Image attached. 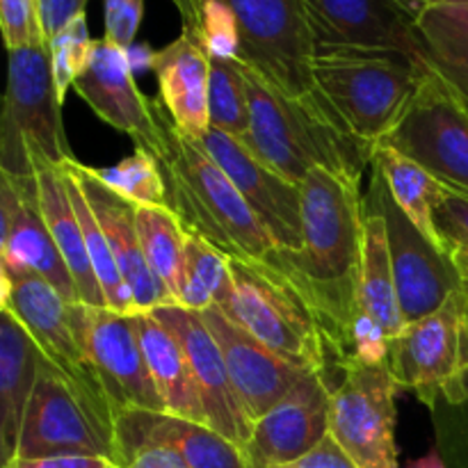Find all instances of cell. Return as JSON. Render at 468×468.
I'll return each instance as SVG.
<instances>
[{"mask_svg": "<svg viewBox=\"0 0 468 468\" xmlns=\"http://www.w3.org/2000/svg\"><path fill=\"white\" fill-rule=\"evenodd\" d=\"M151 314L176 336L186 352L201 405H204L206 425L227 437L229 441L245 448L251 439L254 423L238 400L222 352L210 329L206 327L201 314L183 309L178 304L160 306Z\"/></svg>", "mask_w": 468, "mask_h": 468, "instance_id": "ffe728a7", "label": "cell"}, {"mask_svg": "<svg viewBox=\"0 0 468 468\" xmlns=\"http://www.w3.org/2000/svg\"><path fill=\"white\" fill-rule=\"evenodd\" d=\"M332 384L324 373H306L288 396L251 430L245 446L251 468H279L309 455L329 437Z\"/></svg>", "mask_w": 468, "mask_h": 468, "instance_id": "d6986e66", "label": "cell"}, {"mask_svg": "<svg viewBox=\"0 0 468 468\" xmlns=\"http://www.w3.org/2000/svg\"><path fill=\"white\" fill-rule=\"evenodd\" d=\"M3 468H112L108 457L55 455V457H14Z\"/></svg>", "mask_w": 468, "mask_h": 468, "instance_id": "7bdbcfd3", "label": "cell"}, {"mask_svg": "<svg viewBox=\"0 0 468 468\" xmlns=\"http://www.w3.org/2000/svg\"><path fill=\"white\" fill-rule=\"evenodd\" d=\"M451 259L462 279V288L468 292V247H451Z\"/></svg>", "mask_w": 468, "mask_h": 468, "instance_id": "f6af8a7d", "label": "cell"}, {"mask_svg": "<svg viewBox=\"0 0 468 468\" xmlns=\"http://www.w3.org/2000/svg\"><path fill=\"white\" fill-rule=\"evenodd\" d=\"M315 55L398 53L432 64L416 18L396 0H304Z\"/></svg>", "mask_w": 468, "mask_h": 468, "instance_id": "7c38bea8", "label": "cell"}, {"mask_svg": "<svg viewBox=\"0 0 468 468\" xmlns=\"http://www.w3.org/2000/svg\"><path fill=\"white\" fill-rule=\"evenodd\" d=\"M201 318L222 352L238 400L251 423L274 410L306 375L304 370L291 366L272 350H268L263 343L256 341L219 306L204 311Z\"/></svg>", "mask_w": 468, "mask_h": 468, "instance_id": "44dd1931", "label": "cell"}, {"mask_svg": "<svg viewBox=\"0 0 468 468\" xmlns=\"http://www.w3.org/2000/svg\"><path fill=\"white\" fill-rule=\"evenodd\" d=\"M368 190L378 199L387 222L388 250H391L393 277L400 302L402 320L407 324L423 320L443 306V302L462 288L451 251L441 250L414 227L400 206L393 201L382 174L370 165Z\"/></svg>", "mask_w": 468, "mask_h": 468, "instance_id": "4fadbf2b", "label": "cell"}, {"mask_svg": "<svg viewBox=\"0 0 468 468\" xmlns=\"http://www.w3.org/2000/svg\"><path fill=\"white\" fill-rule=\"evenodd\" d=\"M231 291V259L204 238L187 233L176 304L204 314L213 306L227 304Z\"/></svg>", "mask_w": 468, "mask_h": 468, "instance_id": "4dcf8cb0", "label": "cell"}, {"mask_svg": "<svg viewBox=\"0 0 468 468\" xmlns=\"http://www.w3.org/2000/svg\"><path fill=\"white\" fill-rule=\"evenodd\" d=\"M64 167L73 174L82 195L87 197L91 210L99 218L105 238L112 247L119 272H122L123 282H126L128 291L133 295V302H135L137 314H149V311L160 309V306L174 304L172 295L158 282V277L151 272L144 251H142L140 233H137V206L119 197L108 186H103L87 165L71 160Z\"/></svg>", "mask_w": 468, "mask_h": 468, "instance_id": "7402d4cb", "label": "cell"}, {"mask_svg": "<svg viewBox=\"0 0 468 468\" xmlns=\"http://www.w3.org/2000/svg\"><path fill=\"white\" fill-rule=\"evenodd\" d=\"M55 455H91L112 462L114 448L87 414L71 384L44 359L23 416L16 457Z\"/></svg>", "mask_w": 468, "mask_h": 468, "instance_id": "9a60e30c", "label": "cell"}, {"mask_svg": "<svg viewBox=\"0 0 468 468\" xmlns=\"http://www.w3.org/2000/svg\"><path fill=\"white\" fill-rule=\"evenodd\" d=\"M7 91L0 117V174L32 181L39 169L76 160L62 126L48 44L7 50Z\"/></svg>", "mask_w": 468, "mask_h": 468, "instance_id": "8992f818", "label": "cell"}, {"mask_svg": "<svg viewBox=\"0 0 468 468\" xmlns=\"http://www.w3.org/2000/svg\"><path fill=\"white\" fill-rule=\"evenodd\" d=\"M87 0H41V21H44L46 41L53 39L67 23L85 14Z\"/></svg>", "mask_w": 468, "mask_h": 468, "instance_id": "ee69618b", "label": "cell"}, {"mask_svg": "<svg viewBox=\"0 0 468 468\" xmlns=\"http://www.w3.org/2000/svg\"><path fill=\"white\" fill-rule=\"evenodd\" d=\"M437 451L448 468H468V396L462 402L439 400L430 410Z\"/></svg>", "mask_w": 468, "mask_h": 468, "instance_id": "8d00e7d4", "label": "cell"}, {"mask_svg": "<svg viewBox=\"0 0 468 468\" xmlns=\"http://www.w3.org/2000/svg\"><path fill=\"white\" fill-rule=\"evenodd\" d=\"M35 181L41 213H44L50 236H53L59 254H62L69 272H71L78 291V300H80V304L108 309L103 291H101V283L96 279L94 265H91L90 251H87L82 227L71 206V197H69L62 167L39 169Z\"/></svg>", "mask_w": 468, "mask_h": 468, "instance_id": "484cf974", "label": "cell"}, {"mask_svg": "<svg viewBox=\"0 0 468 468\" xmlns=\"http://www.w3.org/2000/svg\"><path fill=\"white\" fill-rule=\"evenodd\" d=\"M91 174L103 186L117 192L135 206H167V186H165L163 169L158 158L144 149H135V154L123 158L114 167L94 169Z\"/></svg>", "mask_w": 468, "mask_h": 468, "instance_id": "e575fe53", "label": "cell"}, {"mask_svg": "<svg viewBox=\"0 0 468 468\" xmlns=\"http://www.w3.org/2000/svg\"><path fill=\"white\" fill-rule=\"evenodd\" d=\"M0 270L37 274L67 304H80L71 272L41 213L35 178L21 181L0 174Z\"/></svg>", "mask_w": 468, "mask_h": 468, "instance_id": "2e32d148", "label": "cell"}, {"mask_svg": "<svg viewBox=\"0 0 468 468\" xmlns=\"http://www.w3.org/2000/svg\"><path fill=\"white\" fill-rule=\"evenodd\" d=\"M373 167L382 174L393 201L402 208V213L414 222V227L434 245L448 250L434 224V210L443 197V186L428 172L402 155L388 144H378L373 149Z\"/></svg>", "mask_w": 468, "mask_h": 468, "instance_id": "f1b7e54d", "label": "cell"}, {"mask_svg": "<svg viewBox=\"0 0 468 468\" xmlns=\"http://www.w3.org/2000/svg\"><path fill=\"white\" fill-rule=\"evenodd\" d=\"M3 302L0 306L12 311L35 343L44 359L71 384L73 393L101 432L114 448V411L105 388L82 350L71 323V304L58 291L32 272H3L0 270Z\"/></svg>", "mask_w": 468, "mask_h": 468, "instance_id": "52a82bcc", "label": "cell"}, {"mask_svg": "<svg viewBox=\"0 0 468 468\" xmlns=\"http://www.w3.org/2000/svg\"><path fill=\"white\" fill-rule=\"evenodd\" d=\"M432 67L398 53H320L311 73L347 133L373 151L396 131Z\"/></svg>", "mask_w": 468, "mask_h": 468, "instance_id": "5b68a950", "label": "cell"}, {"mask_svg": "<svg viewBox=\"0 0 468 468\" xmlns=\"http://www.w3.org/2000/svg\"><path fill=\"white\" fill-rule=\"evenodd\" d=\"M210 128L242 140L250 133V99L238 59L210 58Z\"/></svg>", "mask_w": 468, "mask_h": 468, "instance_id": "836d02e7", "label": "cell"}, {"mask_svg": "<svg viewBox=\"0 0 468 468\" xmlns=\"http://www.w3.org/2000/svg\"><path fill=\"white\" fill-rule=\"evenodd\" d=\"M398 5H400L402 9H407V12L411 14V16H419L420 12H423L428 5H434V3H441V0H396Z\"/></svg>", "mask_w": 468, "mask_h": 468, "instance_id": "7dc6e473", "label": "cell"}, {"mask_svg": "<svg viewBox=\"0 0 468 468\" xmlns=\"http://www.w3.org/2000/svg\"><path fill=\"white\" fill-rule=\"evenodd\" d=\"M144 0H103V39L119 48H131L140 30Z\"/></svg>", "mask_w": 468, "mask_h": 468, "instance_id": "ab89813d", "label": "cell"}, {"mask_svg": "<svg viewBox=\"0 0 468 468\" xmlns=\"http://www.w3.org/2000/svg\"><path fill=\"white\" fill-rule=\"evenodd\" d=\"M137 233L151 272L167 288L176 304L187 231L167 206H137Z\"/></svg>", "mask_w": 468, "mask_h": 468, "instance_id": "1f68e13d", "label": "cell"}, {"mask_svg": "<svg viewBox=\"0 0 468 468\" xmlns=\"http://www.w3.org/2000/svg\"><path fill=\"white\" fill-rule=\"evenodd\" d=\"M158 119L163 140L154 155L167 186V208L178 215L186 231L208 240L229 259L277 261V245L231 178L199 142L178 131L160 101Z\"/></svg>", "mask_w": 468, "mask_h": 468, "instance_id": "3957f363", "label": "cell"}, {"mask_svg": "<svg viewBox=\"0 0 468 468\" xmlns=\"http://www.w3.org/2000/svg\"><path fill=\"white\" fill-rule=\"evenodd\" d=\"M64 181H67V190L69 197H71V206L76 210V218L82 227V236H85L87 242V251H90L91 265H94L96 279L101 283V291H103L105 304H108L110 311L114 314H123V315H133L137 314L135 302H133L131 291H128L126 282H123L122 272H119V265L114 261L112 247H110L108 238H105L103 227H101L99 218L91 210L90 201L87 197L82 195L80 186L73 178V174L69 172L67 167H62Z\"/></svg>", "mask_w": 468, "mask_h": 468, "instance_id": "d6a6232c", "label": "cell"}, {"mask_svg": "<svg viewBox=\"0 0 468 468\" xmlns=\"http://www.w3.org/2000/svg\"><path fill=\"white\" fill-rule=\"evenodd\" d=\"M279 468H361V466L356 464V462L352 460V457L347 455L336 441H334L332 434H329V437L324 439L318 448H314L309 455L292 462V464L279 466Z\"/></svg>", "mask_w": 468, "mask_h": 468, "instance_id": "b9f144b4", "label": "cell"}, {"mask_svg": "<svg viewBox=\"0 0 468 468\" xmlns=\"http://www.w3.org/2000/svg\"><path fill=\"white\" fill-rule=\"evenodd\" d=\"M238 30V58L288 99H320L315 90V48L304 0H219Z\"/></svg>", "mask_w": 468, "mask_h": 468, "instance_id": "9c48e42d", "label": "cell"}, {"mask_svg": "<svg viewBox=\"0 0 468 468\" xmlns=\"http://www.w3.org/2000/svg\"><path fill=\"white\" fill-rule=\"evenodd\" d=\"M464 3H468V0H464Z\"/></svg>", "mask_w": 468, "mask_h": 468, "instance_id": "c3c4849f", "label": "cell"}, {"mask_svg": "<svg viewBox=\"0 0 468 468\" xmlns=\"http://www.w3.org/2000/svg\"><path fill=\"white\" fill-rule=\"evenodd\" d=\"M388 370L402 391L416 393L428 410L439 400L468 396V292H452L443 306L407 324L388 347Z\"/></svg>", "mask_w": 468, "mask_h": 468, "instance_id": "ba28073f", "label": "cell"}, {"mask_svg": "<svg viewBox=\"0 0 468 468\" xmlns=\"http://www.w3.org/2000/svg\"><path fill=\"white\" fill-rule=\"evenodd\" d=\"M361 176L315 167L302 183V247L279 251L282 265L309 291L332 338L336 366L350 361V329L359 314L364 247Z\"/></svg>", "mask_w": 468, "mask_h": 468, "instance_id": "6da1fadb", "label": "cell"}, {"mask_svg": "<svg viewBox=\"0 0 468 468\" xmlns=\"http://www.w3.org/2000/svg\"><path fill=\"white\" fill-rule=\"evenodd\" d=\"M405 468H448L446 462H443L441 452L437 451V446L428 452V455L419 457V460H411Z\"/></svg>", "mask_w": 468, "mask_h": 468, "instance_id": "bcb514c9", "label": "cell"}, {"mask_svg": "<svg viewBox=\"0 0 468 468\" xmlns=\"http://www.w3.org/2000/svg\"><path fill=\"white\" fill-rule=\"evenodd\" d=\"M0 27L7 50L48 44L41 21V0H0Z\"/></svg>", "mask_w": 468, "mask_h": 468, "instance_id": "74e56055", "label": "cell"}, {"mask_svg": "<svg viewBox=\"0 0 468 468\" xmlns=\"http://www.w3.org/2000/svg\"><path fill=\"white\" fill-rule=\"evenodd\" d=\"M39 346L26 324L0 306V455L3 466L16 457L23 416L39 379Z\"/></svg>", "mask_w": 468, "mask_h": 468, "instance_id": "d4e9b609", "label": "cell"}, {"mask_svg": "<svg viewBox=\"0 0 468 468\" xmlns=\"http://www.w3.org/2000/svg\"><path fill=\"white\" fill-rule=\"evenodd\" d=\"M71 323L105 388L114 416L122 411H165L163 398L149 373L133 315L99 306L73 304Z\"/></svg>", "mask_w": 468, "mask_h": 468, "instance_id": "5bb4252c", "label": "cell"}, {"mask_svg": "<svg viewBox=\"0 0 468 468\" xmlns=\"http://www.w3.org/2000/svg\"><path fill=\"white\" fill-rule=\"evenodd\" d=\"M133 320H135L142 355L149 366L155 388L163 398L165 411L178 416V419L206 425L204 405H201L195 375H192L181 343L151 311L149 314H133Z\"/></svg>", "mask_w": 468, "mask_h": 468, "instance_id": "4316f807", "label": "cell"}, {"mask_svg": "<svg viewBox=\"0 0 468 468\" xmlns=\"http://www.w3.org/2000/svg\"><path fill=\"white\" fill-rule=\"evenodd\" d=\"M201 149L224 169L242 199L268 229L279 251L302 247V187L274 174L254 158L236 137L210 128L199 140Z\"/></svg>", "mask_w": 468, "mask_h": 468, "instance_id": "ac0fdd59", "label": "cell"}, {"mask_svg": "<svg viewBox=\"0 0 468 468\" xmlns=\"http://www.w3.org/2000/svg\"><path fill=\"white\" fill-rule=\"evenodd\" d=\"M434 67L468 99V3L441 0L416 16Z\"/></svg>", "mask_w": 468, "mask_h": 468, "instance_id": "f546056e", "label": "cell"}, {"mask_svg": "<svg viewBox=\"0 0 468 468\" xmlns=\"http://www.w3.org/2000/svg\"><path fill=\"white\" fill-rule=\"evenodd\" d=\"M112 468H190L181 452L165 443H131L114 451Z\"/></svg>", "mask_w": 468, "mask_h": 468, "instance_id": "60d3db41", "label": "cell"}, {"mask_svg": "<svg viewBox=\"0 0 468 468\" xmlns=\"http://www.w3.org/2000/svg\"><path fill=\"white\" fill-rule=\"evenodd\" d=\"M434 224L448 250L468 247V192L443 186V197L434 210Z\"/></svg>", "mask_w": 468, "mask_h": 468, "instance_id": "f35d334b", "label": "cell"}, {"mask_svg": "<svg viewBox=\"0 0 468 468\" xmlns=\"http://www.w3.org/2000/svg\"><path fill=\"white\" fill-rule=\"evenodd\" d=\"M144 441L172 446L190 468H251L245 448L204 423L167 411L131 410L114 416V451Z\"/></svg>", "mask_w": 468, "mask_h": 468, "instance_id": "603a6c76", "label": "cell"}, {"mask_svg": "<svg viewBox=\"0 0 468 468\" xmlns=\"http://www.w3.org/2000/svg\"><path fill=\"white\" fill-rule=\"evenodd\" d=\"M238 64L250 99V133L238 142L259 163L300 187L315 167L364 178L373 151L347 133L323 96L288 99L259 71Z\"/></svg>", "mask_w": 468, "mask_h": 468, "instance_id": "7a4b0ae2", "label": "cell"}, {"mask_svg": "<svg viewBox=\"0 0 468 468\" xmlns=\"http://www.w3.org/2000/svg\"><path fill=\"white\" fill-rule=\"evenodd\" d=\"M48 50L50 67H53L55 91H58L59 105H62L69 90H73L78 78L85 73L87 64H90L91 59V50H94V39L90 37L85 14H80V16L73 18L71 23H67V26L48 41Z\"/></svg>", "mask_w": 468, "mask_h": 468, "instance_id": "d590c367", "label": "cell"}, {"mask_svg": "<svg viewBox=\"0 0 468 468\" xmlns=\"http://www.w3.org/2000/svg\"><path fill=\"white\" fill-rule=\"evenodd\" d=\"M151 71L158 80V101L172 122L183 135L199 142L210 131V55L181 30L172 44L155 50Z\"/></svg>", "mask_w": 468, "mask_h": 468, "instance_id": "cb8c5ba5", "label": "cell"}, {"mask_svg": "<svg viewBox=\"0 0 468 468\" xmlns=\"http://www.w3.org/2000/svg\"><path fill=\"white\" fill-rule=\"evenodd\" d=\"M73 91L119 133L135 142V149L155 154L163 140L158 119V101L137 90L128 50L108 39H94V50L85 73Z\"/></svg>", "mask_w": 468, "mask_h": 468, "instance_id": "e0dca14e", "label": "cell"}, {"mask_svg": "<svg viewBox=\"0 0 468 468\" xmlns=\"http://www.w3.org/2000/svg\"><path fill=\"white\" fill-rule=\"evenodd\" d=\"M343 379L332 388L329 434L361 468H400L396 443L398 407L402 391L388 364L366 366L347 361Z\"/></svg>", "mask_w": 468, "mask_h": 468, "instance_id": "8fae6325", "label": "cell"}, {"mask_svg": "<svg viewBox=\"0 0 468 468\" xmlns=\"http://www.w3.org/2000/svg\"><path fill=\"white\" fill-rule=\"evenodd\" d=\"M382 144L419 163L443 186L468 192V99L437 67L425 73L410 110Z\"/></svg>", "mask_w": 468, "mask_h": 468, "instance_id": "30bf717a", "label": "cell"}, {"mask_svg": "<svg viewBox=\"0 0 468 468\" xmlns=\"http://www.w3.org/2000/svg\"><path fill=\"white\" fill-rule=\"evenodd\" d=\"M359 309L382 327L388 338L405 329L400 302L393 277L391 250H388L387 222L373 192L366 190L364 199V247H361Z\"/></svg>", "mask_w": 468, "mask_h": 468, "instance_id": "83f0119b", "label": "cell"}, {"mask_svg": "<svg viewBox=\"0 0 468 468\" xmlns=\"http://www.w3.org/2000/svg\"><path fill=\"white\" fill-rule=\"evenodd\" d=\"M233 291L219 309L268 350L304 373L336 361L323 314L304 286L277 261L231 259Z\"/></svg>", "mask_w": 468, "mask_h": 468, "instance_id": "277c9868", "label": "cell"}]
</instances>
